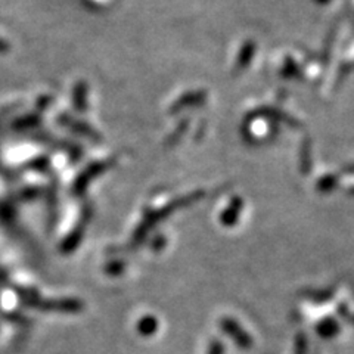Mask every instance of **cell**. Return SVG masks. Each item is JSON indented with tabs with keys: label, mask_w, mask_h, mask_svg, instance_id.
I'll return each instance as SVG.
<instances>
[{
	"label": "cell",
	"mask_w": 354,
	"mask_h": 354,
	"mask_svg": "<svg viewBox=\"0 0 354 354\" xmlns=\"http://www.w3.org/2000/svg\"><path fill=\"white\" fill-rule=\"evenodd\" d=\"M41 308L44 310H55V312H75L80 308V304L73 300H64V301H48L43 303Z\"/></svg>",
	"instance_id": "obj_1"
}]
</instances>
